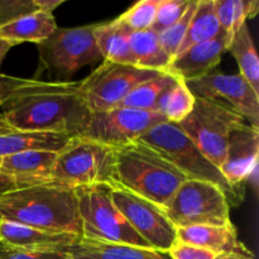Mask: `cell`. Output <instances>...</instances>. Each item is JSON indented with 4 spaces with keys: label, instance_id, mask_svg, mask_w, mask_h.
<instances>
[{
    "label": "cell",
    "instance_id": "6da1fadb",
    "mask_svg": "<svg viewBox=\"0 0 259 259\" xmlns=\"http://www.w3.org/2000/svg\"><path fill=\"white\" fill-rule=\"evenodd\" d=\"M0 114L14 131L81 136L93 113L80 82L40 81L4 75Z\"/></svg>",
    "mask_w": 259,
    "mask_h": 259
},
{
    "label": "cell",
    "instance_id": "7a4b0ae2",
    "mask_svg": "<svg viewBox=\"0 0 259 259\" xmlns=\"http://www.w3.org/2000/svg\"><path fill=\"white\" fill-rule=\"evenodd\" d=\"M0 222L82 237L76 189L52 181L3 195Z\"/></svg>",
    "mask_w": 259,
    "mask_h": 259
},
{
    "label": "cell",
    "instance_id": "3957f363",
    "mask_svg": "<svg viewBox=\"0 0 259 259\" xmlns=\"http://www.w3.org/2000/svg\"><path fill=\"white\" fill-rule=\"evenodd\" d=\"M115 152L116 184L163 210L187 180L158 152L139 141Z\"/></svg>",
    "mask_w": 259,
    "mask_h": 259
},
{
    "label": "cell",
    "instance_id": "277c9868",
    "mask_svg": "<svg viewBox=\"0 0 259 259\" xmlns=\"http://www.w3.org/2000/svg\"><path fill=\"white\" fill-rule=\"evenodd\" d=\"M138 141L158 152L166 161L185 175L187 180H200L220 187L227 195L230 206H237L244 199L230 186L222 171L200 151L199 147L177 124L169 121L157 124Z\"/></svg>",
    "mask_w": 259,
    "mask_h": 259
},
{
    "label": "cell",
    "instance_id": "5b68a950",
    "mask_svg": "<svg viewBox=\"0 0 259 259\" xmlns=\"http://www.w3.org/2000/svg\"><path fill=\"white\" fill-rule=\"evenodd\" d=\"M51 181L63 186L116 184V152L82 136L72 137L57 152Z\"/></svg>",
    "mask_w": 259,
    "mask_h": 259
},
{
    "label": "cell",
    "instance_id": "8992f818",
    "mask_svg": "<svg viewBox=\"0 0 259 259\" xmlns=\"http://www.w3.org/2000/svg\"><path fill=\"white\" fill-rule=\"evenodd\" d=\"M83 239L151 248L129 225L111 200L106 184L76 187ZM153 249V248H152Z\"/></svg>",
    "mask_w": 259,
    "mask_h": 259
},
{
    "label": "cell",
    "instance_id": "52a82bcc",
    "mask_svg": "<svg viewBox=\"0 0 259 259\" xmlns=\"http://www.w3.org/2000/svg\"><path fill=\"white\" fill-rule=\"evenodd\" d=\"M164 212L176 229L232 225L227 195L217 185L200 180H186L175 192Z\"/></svg>",
    "mask_w": 259,
    "mask_h": 259
},
{
    "label": "cell",
    "instance_id": "ba28073f",
    "mask_svg": "<svg viewBox=\"0 0 259 259\" xmlns=\"http://www.w3.org/2000/svg\"><path fill=\"white\" fill-rule=\"evenodd\" d=\"M95 28L96 24L57 28L37 45L40 65L58 78L68 80L85 66L103 60L94 37Z\"/></svg>",
    "mask_w": 259,
    "mask_h": 259
},
{
    "label": "cell",
    "instance_id": "9c48e42d",
    "mask_svg": "<svg viewBox=\"0 0 259 259\" xmlns=\"http://www.w3.org/2000/svg\"><path fill=\"white\" fill-rule=\"evenodd\" d=\"M243 123L247 121L242 116L220 104L195 98L192 111L177 125L220 169L230 133Z\"/></svg>",
    "mask_w": 259,
    "mask_h": 259
},
{
    "label": "cell",
    "instance_id": "30bf717a",
    "mask_svg": "<svg viewBox=\"0 0 259 259\" xmlns=\"http://www.w3.org/2000/svg\"><path fill=\"white\" fill-rule=\"evenodd\" d=\"M161 73L163 72L104 61L81 81L80 86L91 113H100L120 106L134 88Z\"/></svg>",
    "mask_w": 259,
    "mask_h": 259
},
{
    "label": "cell",
    "instance_id": "8fae6325",
    "mask_svg": "<svg viewBox=\"0 0 259 259\" xmlns=\"http://www.w3.org/2000/svg\"><path fill=\"white\" fill-rule=\"evenodd\" d=\"M111 186V200L134 232L153 249L168 252L177 242V229L163 209L121 187Z\"/></svg>",
    "mask_w": 259,
    "mask_h": 259
},
{
    "label": "cell",
    "instance_id": "7c38bea8",
    "mask_svg": "<svg viewBox=\"0 0 259 259\" xmlns=\"http://www.w3.org/2000/svg\"><path fill=\"white\" fill-rule=\"evenodd\" d=\"M163 121L167 120L156 111L118 106L93 113L88 128L81 136L118 149L137 142L153 126Z\"/></svg>",
    "mask_w": 259,
    "mask_h": 259
},
{
    "label": "cell",
    "instance_id": "4fadbf2b",
    "mask_svg": "<svg viewBox=\"0 0 259 259\" xmlns=\"http://www.w3.org/2000/svg\"><path fill=\"white\" fill-rule=\"evenodd\" d=\"M195 98L220 104L234 111L254 128L259 125V95L239 75L209 72L195 80L185 81Z\"/></svg>",
    "mask_w": 259,
    "mask_h": 259
},
{
    "label": "cell",
    "instance_id": "5bb4252c",
    "mask_svg": "<svg viewBox=\"0 0 259 259\" xmlns=\"http://www.w3.org/2000/svg\"><path fill=\"white\" fill-rule=\"evenodd\" d=\"M259 154V131L243 123L230 133L224 163L220 167L230 186L244 197L245 184L257 167Z\"/></svg>",
    "mask_w": 259,
    "mask_h": 259
},
{
    "label": "cell",
    "instance_id": "9a60e30c",
    "mask_svg": "<svg viewBox=\"0 0 259 259\" xmlns=\"http://www.w3.org/2000/svg\"><path fill=\"white\" fill-rule=\"evenodd\" d=\"M57 152L29 151L0 158V174L14 182L15 189H27L51 182Z\"/></svg>",
    "mask_w": 259,
    "mask_h": 259
},
{
    "label": "cell",
    "instance_id": "2e32d148",
    "mask_svg": "<svg viewBox=\"0 0 259 259\" xmlns=\"http://www.w3.org/2000/svg\"><path fill=\"white\" fill-rule=\"evenodd\" d=\"M225 52H228L225 35L197 43L179 53L169 62L166 72L184 81L195 80L207 75L212 68L217 67Z\"/></svg>",
    "mask_w": 259,
    "mask_h": 259
},
{
    "label": "cell",
    "instance_id": "e0dca14e",
    "mask_svg": "<svg viewBox=\"0 0 259 259\" xmlns=\"http://www.w3.org/2000/svg\"><path fill=\"white\" fill-rule=\"evenodd\" d=\"M81 237L67 233H50L12 222H0V242L40 252H65Z\"/></svg>",
    "mask_w": 259,
    "mask_h": 259
},
{
    "label": "cell",
    "instance_id": "ac0fdd59",
    "mask_svg": "<svg viewBox=\"0 0 259 259\" xmlns=\"http://www.w3.org/2000/svg\"><path fill=\"white\" fill-rule=\"evenodd\" d=\"M177 240L194 247L204 248L214 254L235 253L242 255H253V253L238 239V233L234 225L229 227H211V225H196V227L179 228Z\"/></svg>",
    "mask_w": 259,
    "mask_h": 259
},
{
    "label": "cell",
    "instance_id": "d6986e66",
    "mask_svg": "<svg viewBox=\"0 0 259 259\" xmlns=\"http://www.w3.org/2000/svg\"><path fill=\"white\" fill-rule=\"evenodd\" d=\"M73 259H172L168 252L80 238L65 250Z\"/></svg>",
    "mask_w": 259,
    "mask_h": 259
},
{
    "label": "cell",
    "instance_id": "ffe728a7",
    "mask_svg": "<svg viewBox=\"0 0 259 259\" xmlns=\"http://www.w3.org/2000/svg\"><path fill=\"white\" fill-rule=\"evenodd\" d=\"M57 28L53 13L38 9L0 25V39L10 43L13 47L25 42L38 45L51 37Z\"/></svg>",
    "mask_w": 259,
    "mask_h": 259
},
{
    "label": "cell",
    "instance_id": "44dd1931",
    "mask_svg": "<svg viewBox=\"0 0 259 259\" xmlns=\"http://www.w3.org/2000/svg\"><path fill=\"white\" fill-rule=\"evenodd\" d=\"M131 33L119 18L109 23L96 24L94 37L103 60L113 63L136 66L129 45Z\"/></svg>",
    "mask_w": 259,
    "mask_h": 259
},
{
    "label": "cell",
    "instance_id": "7402d4cb",
    "mask_svg": "<svg viewBox=\"0 0 259 259\" xmlns=\"http://www.w3.org/2000/svg\"><path fill=\"white\" fill-rule=\"evenodd\" d=\"M72 137L45 132L13 131L0 136V158L29 151L60 152Z\"/></svg>",
    "mask_w": 259,
    "mask_h": 259
},
{
    "label": "cell",
    "instance_id": "603a6c76",
    "mask_svg": "<svg viewBox=\"0 0 259 259\" xmlns=\"http://www.w3.org/2000/svg\"><path fill=\"white\" fill-rule=\"evenodd\" d=\"M129 45L137 67L166 72L171 58L164 52L157 33L152 29L132 32L129 35Z\"/></svg>",
    "mask_w": 259,
    "mask_h": 259
},
{
    "label": "cell",
    "instance_id": "cb8c5ba5",
    "mask_svg": "<svg viewBox=\"0 0 259 259\" xmlns=\"http://www.w3.org/2000/svg\"><path fill=\"white\" fill-rule=\"evenodd\" d=\"M220 35H224V33L222 32L215 12V0H199L187 28L186 37L177 55L191 46L212 40Z\"/></svg>",
    "mask_w": 259,
    "mask_h": 259
},
{
    "label": "cell",
    "instance_id": "d4e9b609",
    "mask_svg": "<svg viewBox=\"0 0 259 259\" xmlns=\"http://www.w3.org/2000/svg\"><path fill=\"white\" fill-rule=\"evenodd\" d=\"M228 52L232 53L237 61L239 75L259 95V58L247 23L234 34Z\"/></svg>",
    "mask_w": 259,
    "mask_h": 259
},
{
    "label": "cell",
    "instance_id": "484cf974",
    "mask_svg": "<svg viewBox=\"0 0 259 259\" xmlns=\"http://www.w3.org/2000/svg\"><path fill=\"white\" fill-rule=\"evenodd\" d=\"M194 105L195 96L187 88L186 82L181 78H176V81L159 96L154 111L169 123L179 124L191 113Z\"/></svg>",
    "mask_w": 259,
    "mask_h": 259
},
{
    "label": "cell",
    "instance_id": "4316f807",
    "mask_svg": "<svg viewBox=\"0 0 259 259\" xmlns=\"http://www.w3.org/2000/svg\"><path fill=\"white\" fill-rule=\"evenodd\" d=\"M177 77H174L169 73L163 72L152 80L142 82L137 88H134L128 94L120 106L123 108L138 109V110L154 111L156 104L158 101L159 96L164 93L167 88L172 85L176 81Z\"/></svg>",
    "mask_w": 259,
    "mask_h": 259
},
{
    "label": "cell",
    "instance_id": "83f0119b",
    "mask_svg": "<svg viewBox=\"0 0 259 259\" xmlns=\"http://www.w3.org/2000/svg\"><path fill=\"white\" fill-rule=\"evenodd\" d=\"M197 2L199 0H190V4L185 14L174 25H171V27L167 28L166 30L158 34L161 46L163 47L164 52L169 56L171 61L176 57L179 48L181 47L182 42L186 37L187 28H189L192 15H194L195 9H196Z\"/></svg>",
    "mask_w": 259,
    "mask_h": 259
},
{
    "label": "cell",
    "instance_id": "f1b7e54d",
    "mask_svg": "<svg viewBox=\"0 0 259 259\" xmlns=\"http://www.w3.org/2000/svg\"><path fill=\"white\" fill-rule=\"evenodd\" d=\"M159 0H141L119 17V20L131 32L151 29Z\"/></svg>",
    "mask_w": 259,
    "mask_h": 259
},
{
    "label": "cell",
    "instance_id": "f546056e",
    "mask_svg": "<svg viewBox=\"0 0 259 259\" xmlns=\"http://www.w3.org/2000/svg\"><path fill=\"white\" fill-rule=\"evenodd\" d=\"M190 0H159L151 29L159 34L174 25L186 12Z\"/></svg>",
    "mask_w": 259,
    "mask_h": 259
},
{
    "label": "cell",
    "instance_id": "4dcf8cb0",
    "mask_svg": "<svg viewBox=\"0 0 259 259\" xmlns=\"http://www.w3.org/2000/svg\"><path fill=\"white\" fill-rule=\"evenodd\" d=\"M38 10L35 0H0V25Z\"/></svg>",
    "mask_w": 259,
    "mask_h": 259
},
{
    "label": "cell",
    "instance_id": "1f68e13d",
    "mask_svg": "<svg viewBox=\"0 0 259 259\" xmlns=\"http://www.w3.org/2000/svg\"><path fill=\"white\" fill-rule=\"evenodd\" d=\"M65 252H40L14 247L0 242V259H63Z\"/></svg>",
    "mask_w": 259,
    "mask_h": 259
},
{
    "label": "cell",
    "instance_id": "d6a6232c",
    "mask_svg": "<svg viewBox=\"0 0 259 259\" xmlns=\"http://www.w3.org/2000/svg\"><path fill=\"white\" fill-rule=\"evenodd\" d=\"M168 254L172 259H214L217 255L204 248L194 247V245L186 244L180 240H177L169 248Z\"/></svg>",
    "mask_w": 259,
    "mask_h": 259
},
{
    "label": "cell",
    "instance_id": "836d02e7",
    "mask_svg": "<svg viewBox=\"0 0 259 259\" xmlns=\"http://www.w3.org/2000/svg\"><path fill=\"white\" fill-rule=\"evenodd\" d=\"M63 3V0H35L37 8L40 10H46V12L53 13V10L57 7H60Z\"/></svg>",
    "mask_w": 259,
    "mask_h": 259
},
{
    "label": "cell",
    "instance_id": "e575fe53",
    "mask_svg": "<svg viewBox=\"0 0 259 259\" xmlns=\"http://www.w3.org/2000/svg\"><path fill=\"white\" fill-rule=\"evenodd\" d=\"M14 190L17 189H15V185L12 181V179H9L5 175L0 174V197L7 194V192L14 191Z\"/></svg>",
    "mask_w": 259,
    "mask_h": 259
},
{
    "label": "cell",
    "instance_id": "d590c367",
    "mask_svg": "<svg viewBox=\"0 0 259 259\" xmlns=\"http://www.w3.org/2000/svg\"><path fill=\"white\" fill-rule=\"evenodd\" d=\"M13 46L10 45V43L5 42V40L0 39V67H2V63L3 61H4L5 56L8 55V52H9V50L12 48Z\"/></svg>",
    "mask_w": 259,
    "mask_h": 259
},
{
    "label": "cell",
    "instance_id": "8d00e7d4",
    "mask_svg": "<svg viewBox=\"0 0 259 259\" xmlns=\"http://www.w3.org/2000/svg\"><path fill=\"white\" fill-rule=\"evenodd\" d=\"M214 259H254V255H242V254H235V253H228V254H218L215 255Z\"/></svg>",
    "mask_w": 259,
    "mask_h": 259
},
{
    "label": "cell",
    "instance_id": "74e56055",
    "mask_svg": "<svg viewBox=\"0 0 259 259\" xmlns=\"http://www.w3.org/2000/svg\"><path fill=\"white\" fill-rule=\"evenodd\" d=\"M13 131H14V129L5 121V119L3 118V115L0 114V136H4V134L10 133V132Z\"/></svg>",
    "mask_w": 259,
    "mask_h": 259
},
{
    "label": "cell",
    "instance_id": "f35d334b",
    "mask_svg": "<svg viewBox=\"0 0 259 259\" xmlns=\"http://www.w3.org/2000/svg\"><path fill=\"white\" fill-rule=\"evenodd\" d=\"M3 76H4V75H2V73H0V88H2V82H3Z\"/></svg>",
    "mask_w": 259,
    "mask_h": 259
},
{
    "label": "cell",
    "instance_id": "ab89813d",
    "mask_svg": "<svg viewBox=\"0 0 259 259\" xmlns=\"http://www.w3.org/2000/svg\"><path fill=\"white\" fill-rule=\"evenodd\" d=\"M63 259H73V258H72V257H70V255H68V254H67V255H66V257H65V258H63Z\"/></svg>",
    "mask_w": 259,
    "mask_h": 259
}]
</instances>
